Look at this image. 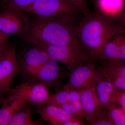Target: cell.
<instances>
[{"label": "cell", "mask_w": 125, "mask_h": 125, "mask_svg": "<svg viewBox=\"0 0 125 125\" xmlns=\"http://www.w3.org/2000/svg\"><path fill=\"white\" fill-rule=\"evenodd\" d=\"M22 37L24 43L54 46H71L83 48L78 39L76 24H64L32 14Z\"/></svg>", "instance_id": "1"}, {"label": "cell", "mask_w": 125, "mask_h": 125, "mask_svg": "<svg viewBox=\"0 0 125 125\" xmlns=\"http://www.w3.org/2000/svg\"><path fill=\"white\" fill-rule=\"evenodd\" d=\"M97 14L83 16L76 27L82 46L94 61H98L106 40L116 27Z\"/></svg>", "instance_id": "2"}, {"label": "cell", "mask_w": 125, "mask_h": 125, "mask_svg": "<svg viewBox=\"0 0 125 125\" xmlns=\"http://www.w3.org/2000/svg\"><path fill=\"white\" fill-rule=\"evenodd\" d=\"M25 12L64 24H76L81 14L72 0H37Z\"/></svg>", "instance_id": "3"}, {"label": "cell", "mask_w": 125, "mask_h": 125, "mask_svg": "<svg viewBox=\"0 0 125 125\" xmlns=\"http://www.w3.org/2000/svg\"><path fill=\"white\" fill-rule=\"evenodd\" d=\"M33 45L43 49L50 60L64 65L70 71L80 65L95 62L83 48L71 46Z\"/></svg>", "instance_id": "4"}, {"label": "cell", "mask_w": 125, "mask_h": 125, "mask_svg": "<svg viewBox=\"0 0 125 125\" xmlns=\"http://www.w3.org/2000/svg\"><path fill=\"white\" fill-rule=\"evenodd\" d=\"M105 78L95 62L83 64L70 71L66 86L71 89L81 90L95 88Z\"/></svg>", "instance_id": "5"}, {"label": "cell", "mask_w": 125, "mask_h": 125, "mask_svg": "<svg viewBox=\"0 0 125 125\" xmlns=\"http://www.w3.org/2000/svg\"><path fill=\"white\" fill-rule=\"evenodd\" d=\"M26 12L18 8L0 5V31L6 35L22 37L29 17Z\"/></svg>", "instance_id": "6"}, {"label": "cell", "mask_w": 125, "mask_h": 125, "mask_svg": "<svg viewBox=\"0 0 125 125\" xmlns=\"http://www.w3.org/2000/svg\"><path fill=\"white\" fill-rule=\"evenodd\" d=\"M49 87L32 79L11 88L7 97L24 99L29 103L39 105L45 104L50 94Z\"/></svg>", "instance_id": "7"}, {"label": "cell", "mask_w": 125, "mask_h": 125, "mask_svg": "<svg viewBox=\"0 0 125 125\" xmlns=\"http://www.w3.org/2000/svg\"><path fill=\"white\" fill-rule=\"evenodd\" d=\"M16 43L10 44L0 56V92L8 94L19 70L16 57Z\"/></svg>", "instance_id": "8"}, {"label": "cell", "mask_w": 125, "mask_h": 125, "mask_svg": "<svg viewBox=\"0 0 125 125\" xmlns=\"http://www.w3.org/2000/svg\"><path fill=\"white\" fill-rule=\"evenodd\" d=\"M31 47H24L17 58L19 70L25 76L30 79L40 67L39 61V48L32 44Z\"/></svg>", "instance_id": "9"}, {"label": "cell", "mask_w": 125, "mask_h": 125, "mask_svg": "<svg viewBox=\"0 0 125 125\" xmlns=\"http://www.w3.org/2000/svg\"><path fill=\"white\" fill-rule=\"evenodd\" d=\"M96 13L110 22L120 19L125 12V0H94Z\"/></svg>", "instance_id": "10"}, {"label": "cell", "mask_w": 125, "mask_h": 125, "mask_svg": "<svg viewBox=\"0 0 125 125\" xmlns=\"http://www.w3.org/2000/svg\"><path fill=\"white\" fill-rule=\"evenodd\" d=\"M36 112L50 125H63L65 122L76 118L61 107L51 104L37 106Z\"/></svg>", "instance_id": "11"}, {"label": "cell", "mask_w": 125, "mask_h": 125, "mask_svg": "<svg viewBox=\"0 0 125 125\" xmlns=\"http://www.w3.org/2000/svg\"><path fill=\"white\" fill-rule=\"evenodd\" d=\"M61 70L58 62L50 60L41 66L30 79L44 84L48 87L55 86L61 79Z\"/></svg>", "instance_id": "12"}, {"label": "cell", "mask_w": 125, "mask_h": 125, "mask_svg": "<svg viewBox=\"0 0 125 125\" xmlns=\"http://www.w3.org/2000/svg\"><path fill=\"white\" fill-rule=\"evenodd\" d=\"M29 104L20 98H4L0 109V125H9L13 117Z\"/></svg>", "instance_id": "13"}, {"label": "cell", "mask_w": 125, "mask_h": 125, "mask_svg": "<svg viewBox=\"0 0 125 125\" xmlns=\"http://www.w3.org/2000/svg\"><path fill=\"white\" fill-rule=\"evenodd\" d=\"M99 68L104 78L111 82L125 78V61L122 60L104 61Z\"/></svg>", "instance_id": "14"}, {"label": "cell", "mask_w": 125, "mask_h": 125, "mask_svg": "<svg viewBox=\"0 0 125 125\" xmlns=\"http://www.w3.org/2000/svg\"><path fill=\"white\" fill-rule=\"evenodd\" d=\"M101 110L104 109L113 100L118 90L109 81L105 78L100 81L95 87Z\"/></svg>", "instance_id": "15"}, {"label": "cell", "mask_w": 125, "mask_h": 125, "mask_svg": "<svg viewBox=\"0 0 125 125\" xmlns=\"http://www.w3.org/2000/svg\"><path fill=\"white\" fill-rule=\"evenodd\" d=\"M94 88L81 90L80 101L87 116L101 110Z\"/></svg>", "instance_id": "16"}, {"label": "cell", "mask_w": 125, "mask_h": 125, "mask_svg": "<svg viewBox=\"0 0 125 125\" xmlns=\"http://www.w3.org/2000/svg\"><path fill=\"white\" fill-rule=\"evenodd\" d=\"M104 109L113 125H125V112L117 103L111 102Z\"/></svg>", "instance_id": "17"}, {"label": "cell", "mask_w": 125, "mask_h": 125, "mask_svg": "<svg viewBox=\"0 0 125 125\" xmlns=\"http://www.w3.org/2000/svg\"><path fill=\"white\" fill-rule=\"evenodd\" d=\"M31 104L27 105L16 114L9 125H37L39 122L33 120L31 117Z\"/></svg>", "instance_id": "18"}, {"label": "cell", "mask_w": 125, "mask_h": 125, "mask_svg": "<svg viewBox=\"0 0 125 125\" xmlns=\"http://www.w3.org/2000/svg\"><path fill=\"white\" fill-rule=\"evenodd\" d=\"M69 102H70V89L65 85L62 89L50 94L45 104H51L60 107Z\"/></svg>", "instance_id": "19"}, {"label": "cell", "mask_w": 125, "mask_h": 125, "mask_svg": "<svg viewBox=\"0 0 125 125\" xmlns=\"http://www.w3.org/2000/svg\"><path fill=\"white\" fill-rule=\"evenodd\" d=\"M85 119L88 125H113L104 109L87 116Z\"/></svg>", "instance_id": "20"}, {"label": "cell", "mask_w": 125, "mask_h": 125, "mask_svg": "<svg viewBox=\"0 0 125 125\" xmlns=\"http://www.w3.org/2000/svg\"><path fill=\"white\" fill-rule=\"evenodd\" d=\"M60 107L75 118L83 119L87 116L80 101L67 103Z\"/></svg>", "instance_id": "21"}, {"label": "cell", "mask_w": 125, "mask_h": 125, "mask_svg": "<svg viewBox=\"0 0 125 125\" xmlns=\"http://www.w3.org/2000/svg\"><path fill=\"white\" fill-rule=\"evenodd\" d=\"M37 0H1L0 4L18 8L25 11L27 8Z\"/></svg>", "instance_id": "22"}, {"label": "cell", "mask_w": 125, "mask_h": 125, "mask_svg": "<svg viewBox=\"0 0 125 125\" xmlns=\"http://www.w3.org/2000/svg\"><path fill=\"white\" fill-rule=\"evenodd\" d=\"M83 16L92 14L88 8L86 0H72Z\"/></svg>", "instance_id": "23"}, {"label": "cell", "mask_w": 125, "mask_h": 125, "mask_svg": "<svg viewBox=\"0 0 125 125\" xmlns=\"http://www.w3.org/2000/svg\"><path fill=\"white\" fill-rule=\"evenodd\" d=\"M113 102L117 103L125 112V91H118L112 102Z\"/></svg>", "instance_id": "24"}, {"label": "cell", "mask_w": 125, "mask_h": 125, "mask_svg": "<svg viewBox=\"0 0 125 125\" xmlns=\"http://www.w3.org/2000/svg\"><path fill=\"white\" fill-rule=\"evenodd\" d=\"M38 47L39 48V64L40 67H41L46 64L51 60L46 52L43 49Z\"/></svg>", "instance_id": "25"}, {"label": "cell", "mask_w": 125, "mask_h": 125, "mask_svg": "<svg viewBox=\"0 0 125 125\" xmlns=\"http://www.w3.org/2000/svg\"><path fill=\"white\" fill-rule=\"evenodd\" d=\"M85 124L83 119L76 118L65 122L63 125H83Z\"/></svg>", "instance_id": "26"}, {"label": "cell", "mask_w": 125, "mask_h": 125, "mask_svg": "<svg viewBox=\"0 0 125 125\" xmlns=\"http://www.w3.org/2000/svg\"><path fill=\"white\" fill-rule=\"evenodd\" d=\"M10 36L3 33L0 31V44H7L10 43Z\"/></svg>", "instance_id": "27"}, {"label": "cell", "mask_w": 125, "mask_h": 125, "mask_svg": "<svg viewBox=\"0 0 125 125\" xmlns=\"http://www.w3.org/2000/svg\"><path fill=\"white\" fill-rule=\"evenodd\" d=\"M10 44V43L7 44H0V56L4 53Z\"/></svg>", "instance_id": "28"}, {"label": "cell", "mask_w": 125, "mask_h": 125, "mask_svg": "<svg viewBox=\"0 0 125 125\" xmlns=\"http://www.w3.org/2000/svg\"><path fill=\"white\" fill-rule=\"evenodd\" d=\"M120 21L121 25L125 29V12L119 20Z\"/></svg>", "instance_id": "29"}, {"label": "cell", "mask_w": 125, "mask_h": 125, "mask_svg": "<svg viewBox=\"0 0 125 125\" xmlns=\"http://www.w3.org/2000/svg\"><path fill=\"white\" fill-rule=\"evenodd\" d=\"M4 93H2V92H0V109L1 107V105H2L3 99L5 98L4 96V94H3Z\"/></svg>", "instance_id": "30"}, {"label": "cell", "mask_w": 125, "mask_h": 125, "mask_svg": "<svg viewBox=\"0 0 125 125\" xmlns=\"http://www.w3.org/2000/svg\"><path fill=\"white\" fill-rule=\"evenodd\" d=\"M0 0L1 1V0Z\"/></svg>", "instance_id": "31"}]
</instances>
